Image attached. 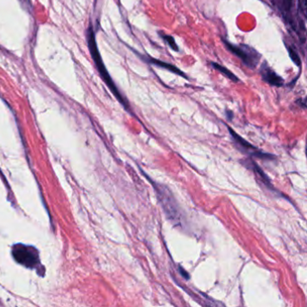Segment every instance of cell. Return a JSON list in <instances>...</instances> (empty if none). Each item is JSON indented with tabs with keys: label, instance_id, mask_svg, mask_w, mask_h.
<instances>
[{
	"label": "cell",
	"instance_id": "obj_1",
	"mask_svg": "<svg viewBox=\"0 0 307 307\" xmlns=\"http://www.w3.org/2000/svg\"><path fill=\"white\" fill-rule=\"evenodd\" d=\"M87 42H88V49L90 51V54L92 56V59H93L94 62L96 64V67H97L102 79L106 84V86L109 88L110 91L115 96V99L119 101V103L123 104V106L126 109H130L128 102H127L126 99L121 95L120 91L118 90L115 82L113 81V78L111 77L106 68L104 66V61L102 60L101 55L99 53V48L97 45V41H96V35H95L93 28L91 26L88 27V31H87Z\"/></svg>",
	"mask_w": 307,
	"mask_h": 307
},
{
	"label": "cell",
	"instance_id": "obj_2",
	"mask_svg": "<svg viewBox=\"0 0 307 307\" xmlns=\"http://www.w3.org/2000/svg\"><path fill=\"white\" fill-rule=\"evenodd\" d=\"M222 41L225 44L226 49L230 51V52L236 57H238L242 61L244 65L248 68L255 69L260 60L261 55L253 47L246 45V44H233L229 41L225 40L222 37Z\"/></svg>",
	"mask_w": 307,
	"mask_h": 307
},
{
	"label": "cell",
	"instance_id": "obj_3",
	"mask_svg": "<svg viewBox=\"0 0 307 307\" xmlns=\"http://www.w3.org/2000/svg\"><path fill=\"white\" fill-rule=\"evenodd\" d=\"M12 254L18 263L23 266L33 269L40 263L37 250L32 246H26L24 244H17L13 247Z\"/></svg>",
	"mask_w": 307,
	"mask_h": 307
},
{
	"label": "cell",
	"instance_id": "obj_4",
	"mask_svg": "<svg viewBox=\"0 0 307 307\" xmlns=\"http://www.w3.org/2000/svg\"><path fill=\"white\" fill-rule=\"evenodd\" d=\"M154 187H155V191L157 194V197L159 198V201L162 205V208L164 210L165 214L170 219L177 221L179 218V208L178 205L176 203L175 198H173L172 194L170 190L159 184H155L153 182Z\"/></svg>",
	"mask_w": 307,
	"mask_h": 307
},
{
	"label": "cell",
	"instance_id": "obj_5",
	"mask_svg": "<svg viewBox=\"0 0 307 307\" xmlns=\"http://www.w3.org/2000/svg\"><path fill=\"white\" fill-rule=\"evenodd\" d=\"M228 130L230 131V135L234 139V141H235V143L238 144V146H239L244 153H247V154H250V155H253L254 157H258V158H260V159H271L274 158V157H273L274 155L264 154V153H261V152L258 151L256 147H254L251 143H248L244 139H242L238 133H236L230 127H228Z\"/></svg>",
	"mask_w": 307,
	"mask_h": 307
},
{
	"label": "cell",
	"instance_id": "obj_6",
	"mask_svg": "<svg viewBox=\"0 0 307 307\" xmlns=\"http://www.w3.org/2000/svg\"><path fill=\"white\" fill-rule=\"evenodd\" d=\"M134 52L137 53V54L142 58V60L146 61V62H148L150 64H153V65H155L156 67H159L160 69H164L166 71L172 72V73H174V74L179 76V77L188 79V77L186 75V73L184 72H182L180 69H179V68L175 66V65H173V64H171V63H169V62L163 61V60H158V59L153 58V57H151L150 55L143 56V55L139 54L136 51H134Z\"/></svg>",
	"mask_w": 307,
	"mask_h": 307
},
{
	"label": "cell",
	"instance_id": "obj_7",
	"mask_svg": "<svg viewBox=\"0 0 307 307\" xmlns=\"http://www.w3.org/2000/svg\"><path fill=\"white\" fill-rule=\"evenodd\" d=\"M259 73L262 80L271 86L279 88L284 85V79L280 77V75H278L266 61L260 66Z\"/></svg>",
	"mask_w": 307,
	"mask_h": 307
},
{
	"label": "cell",
	"instance_id": "obj_8",
	"mask_svg": "<svg viewBox=\"0 0 307 307\" xmlns=\"http://www.w3.org/2000/svg\"><path fill=\"white\" fill-rule=\"evenodd\" d=\"M243 162H244L243 164L246 165L248 169H251V170H253L255 172V174L257 175V177L262 180L264 185H266L269 188H272V186L270 185V181L268 179V177L265 175V173H263V171L258 167V165L255 164V162L253 161V160H246V161H243Z\"/></svg>",
	"mask_w": 307,
	"mask_h": 307
},
{
	"label": "cell",
	"instance_id": "obj_9",
	"mask_svg": "<svg viewBox=\"0 0 307 307\" xmlns=\"http://www.w3.org/2000/svg\"><path fill=\"white\" fill-rule=\"evenodd\" d=\"M211 65H212V67L214 68L215 71L220 72L223 76L227 77L228 79H230L232 82H240V78L237 77L234 73H232V72H230V70H228L226 67L223 66V65H221L219 63L214 62V61L211 62Z\"/></svg>",
	"mask_w": 307,
	"mask_h": 307
},
{
	"label": "cell",
	"instance_id": "obj_10",
	"mask_svg": "<svg viewBox=\"0 0 307 307\" xmlns=\"http://www.w3.org/2000/svg\"><path fill=\"white\" fill-rule=\"evenodd\" d=\"M159 36L164 41L165 43L170 46V49L172 50V51H174L176 52L179 51V48L178 44L176 43L175 39H174L173 36L168 35V34L162 33V32H159Z\"/></svg>",
	"mask_w": 307,
	"mask_h": 307
},
{
	"label": "cell",
	"instance_id": "obj_11",
	"mask_svg": "<svg viewBox=\"0 0 307 307\" xmlns=\"http://www.w3.org/2000/svg\"><path fill=\"white\" fill-rule=\"evenodd\" d=\"M288 53H289V56H290L291 60H293V62L296 64V66L301 67V60H300L299 55L296 53V51L292 49L290 47H288Z\"/></svg>",
	"mask_w": 307,
	"mask_h": 307
},
{
	"label": "cell",
	"instance_id": "obj_12",
	"mask_svg": "<svg viewBox=\"0 0 307 307\" xmlns=\"http://www.w3.org/2000/svg\"><path fill=\"white\" fill-rule=\"evenodd\" d=\"M179 272H180V274L182 275L186 280L189 279V275L187 274V272H186V270L182 269L181 267H179Z\"/></svg>",
	"mask_w": 307,
	"mask_h": 307
},
{
	"label": "cell",
	"instance_id": "obj_13",
	"mask_svg": "<svg viewBox=\"0 0 307 307\" xmlns=\"http://www.w3.org/2000/svg\"><path fill=\"white\" fill-rule=\"evenodd\" d=\"M226 115H227V118H229V119H231L232 118V116H233V114H232V112L230 111V110H227L226 111Z\"/></svg>",
	"mask_w": 307,
	"mask_h": 307
},
{
	"label": "cell",
	"instance_id": "obj_14",
	"mask_svg": "<svg viewBox=\"0 0 307 307\" xmlns=\"http://www.w3.org/2000/svg\"><path fill=\"white\" fill-rule=\"evenodd\" d=\"M23 2L25 3V4H26V6H30V2H29V0H22Z\"/></svg>",
	"mask_w": 307,
	"mask_h": 307
},
{
	"label": "cell",
	"instance_id": "obj_15",
	"mask_svg": "<svg viewBox=\"0 0 307 307\" xmlns=\"http://www.w3.org/2000/svg\"><path fill=\"white\" fill-rule=\"evenodd\" d=\"M291 1H292V0H287V2H288V6H287V7H290V6H291Z\"/></svg>",
	"mask_w": 307,
	"mask_h": 307
}]
</instances>
